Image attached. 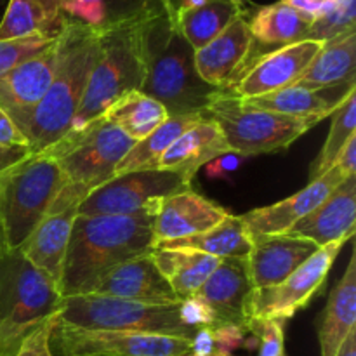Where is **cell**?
Returning <instances> with one entry per match:
<instances>
[{
	"label": "cell",
	"mask_w": 356,
	"mask_h": 356,
	"mask_svg": "<svg viewBox=\"0 0 356 356\" xmlns=\"http://www.w3.org/2000/svg\"><path fill=\"white\" fill-rule=\"evenodd\" d=\"M138 40L145 68L141 92L162 103L169 115L205 113L221 90L198 76L193 47L181 35L165 0L138 17Z\"/></svg>",
	"instance_id": "obj_1"
},
{
	"label": "cell",
	"mask_w": 356,
	"mask_h": 356,
	"mask_svg": "<svg viewBox=\"0 0 356 356\" xmlns=\"http://www.w3.org/2000/svg\"><path fill=\"white\" fill-rule=\"evenodd\" d=\"M59 40L61 56L47 92L33 110L14 122L31 153L45 152L68 132L101 52V31L66 17Z\"/></svg>",
	"instance_id": "obj_2"
},
{
	"label": "cell",
	"mask_w": 356,
	"mask_h": 356,
	"mask_svg": "<svg viewBox=\"0 0 356 356\" xmlns=\"http://www.w3.org/2000/svg\"><path fill=\"white\" fill-rule=\"evenodd\" d=\"M149 216H76L63 264L61 298L89 294L104 273L152 252Z\"/></svg>",
	"instance_id": "obj_3"
},
{
	"label": "cell",
	"mask_w": 356,
	"mask_h": 356,
	"mask_svg": "<svg viewBox=\"0 0 356 356\" xmlns=\"http://www.w3.org/2000/svg\"><path fill=\"white\" fill-rule=\"evenodd\" d=\"M134 143L120 129L101 118L75 138L61 139L42 152L58 160L65 174V186L49 212L79 207L96 188L113 177L115 169Z\"/></svg>",
	"instance_id": "obj_4"
},
{
	"label": "cell",
	"mask_w": 356,
	"mask_h": 356,
	"mask_svg": "<svg viewBox=\"0 0 356 356\" xmlns=\"http://www.w3.org/2000/svg\"><path fill=\"white\" fill-rule=\"evenodd\" d=\"M143 80L145 68L139 52L138 17L101 31L99 58L90 72L72 125L61 139L75 138L94 122L101 120L104 111L124 94L141 90Z\"/></svg>",
	"instance_id": "obj_5"
},
{
	"label": "cell",
	"mask_w": 356,
	"mask_h": 356,
	"mask_svg": "<svg viewBox=\"0 0 356 356\" xmlns=\"http://www.w3.org/2000/svg\"><path fill=\"white\" fill-rule=\"evenodd\" d=\"M63 186L65 174L58 160L44 153H31L0 172V222L9 250L26 242L49 214Z\"/></svg>",
	"instance_id": "obj_6"
},
{
	"label": "cell",
	"mask_w": 356,
	"mask_h": 356,
	"mask_svg": "<svg viewBox=\"0 0 356 356\" xmlns=\"http://www.w3.org/2000/svg\"><path fill=\"white\" fill-rule=\"evenodd\" d=\"M205 113L219 125L233 153L243 159L289 148L309 129L325 120L323 117H291L254 108L228 90H221Z\"/></svg>",
	"instance_id": "obj_7"
},
{
	"label": "cell",
	"mask_w": 356,
	"mask_h": 356,
	"mask_svg": "<svg viewBox=\"0 0 356 356\" xmlns=\"http://www.w3.org/2000/svg\"><path fill=\"white\" fill-rule=\"evenodd\" d=\"M179 305H149L101 294H79L61 299L56 318L80 329L124 330L191 337L197 330L183 323Z\"/></svg>",
	"instance_id": "obj_8"
},
{
	"label": "cell",
	"mask_w": 356,
	"mask_h": 356,
	"mask_svg": "<svg viewBox=\"0 0 356 356\" xmlns=\"http://www.w3.org/2000/svg\"><path fill=\"white\" fill-rule=\"evenodd\" d=\"M61 299L58 285L21 249H10L0 257V323L35 327L58 315Z\"/></svg>",
	"instance_id": "obj_9"
},
{
	"label": "cell",
	"mask_w": 356,
	"mask_h": 356,
	"mask_svg": "<svg viewBox=\"0 0 356 356\" xmlns=\"http://www.w3.org/2000/svg\"><path fill=\"white\" fill-rule=\"evenodd\" d=\"M191 190L190 181L170 170H138L111 177L79 205L80 216H149L172 195Z\"/></svg>",
	"instance_id": "obj_10"
},
{
	"label": "cell",
	"mask_w": 356,
	"mask_h": 356,
	"mask_svg": "<svg viewBox=\"0 0 356 356\" xmlns=\"http://www.w3.org/2000/svg\"><path fill=\"white\" fill-rule=\"evenodd\" d=\"M49 346L54 356H181L191 351V339L124 330L80 329L56 318Z\"/></svg>",
	"instance_id": "obj_11"
},
{
	"label": "cell",
	"mask_w": 356,
	"mask_h": 356,
	"mask_svg": "<svg viewBox=\"0 0 356 356\" xmlns=\"http://www.w3.org/2000/svg\"><path fill=\"white\" fill-rule=\"evenodd\" d=\"M344 240L320 247L306 263L278 285L254 289L250 298V318H271L287 322L299 309L306 308L325 284Z\"/></svg>",
	"instance_id": "obj_12"
},
{
	"label": "cell",
	"mask_w": 356,
	"mask_h": 356,
	"mask_svg": "<svg viewBox=\"0 0 356 356\" xmlns=\"http://www.w3.org/2000/svg\"><path fill=\"white\" fill-rule=\"evenodd\" d=\"M322 45L323 42L299 40L263 54L247 68V72L240 73L238 79L229 86L228 92L242 99H250L294 86Z\"/></svg>",
	"instance_id": "obj_13"
},
{
	"label": "cell",
	"mask_w": 356,
	"mask_h": 356,
	"mask_svg": "<svg viewBox=\"0 0 356 356\" xmlns=\"http://www.w3.org/2000/svg\"><path fill=\"white\" fill-rule=\"evenodd\" d=\"M341 165H334L329 172L315 181H309L308 186L302 188L298 193L291 195L285 200L277 202L273 205L254 209L247 214L240 216L249 232L250 238L264 235H284L296 222L306 214L318 207L344 179H348Z\"/></svg>",
	"instance_id": "obj_14"
},
{
	"label": "cell",
	"mask_w": 356,
	"mask_h": 356,
	"mask_svg": "<svg viewBox=\"0 0 356 356\" xmlns=\"http://www.w3.org/2000/svg\"><path fill=\"white\" fill-rule=\"evenodd\" d=\"M252 292L247 257H226L221 259L195 298L212 309L221 325L245 329L250 320Z\"/></svg>",
	"instance_id": "obj_15"
},
{
	"label": "cell",
	"mask_w": 356,
	"mask_h": 356,
	"mask_svg": "<svg viewBox=\"0 0 356 356\" xmlns=\"http://www.w3.org/2000/svg\"><path fill=\"white\" fill-rule=\"evenodd\" d=\"M254 38L249 19L240 16L207 45L195 51V68L207 86L228 90L238 79L252 52Z\"/></svg>",
	"instance_id": "obj_16"
},
{
	"label": "cell",
	"mask_w": 356,
	"mask_h": 356,
	"mask_svg": "<svg viewBox=\"0 0 356 356\" xmlns=\"http://www.w3.org/2000/svg\"><path fill=\"white\" fill-rule=\"evenodd\" d=\"M61 56L59 35L54 44L23 65L0 75V110L13 122L33 110L47 92Z\"/></svg>",
	"instance_id": "obj_17"
},
{
	"label": "cell",
	"mask_w": 356,
	"mask_h": 356,
	"mask_svg": "<svg viewBox=\"0 0 356 356\" xmlns=\"http://www.w3.org/2000/svg\"><path fill=\"white\" fill-rule=\"evenodd\" d=\"M356 229V176L344 179L318 207L299 219L285 235L325 247L351 240Z\"/></svg>",
	"instance_id": "obj_18"
},
{
	"label": "cell",
	"mask_w": 356,
	"mask_h": 356,
	"mask_svg": "<svg viewBox=\"0 0 356 356\" xmlns=\"http://www.w3.org/2000/svg\"><path fill=\"white\" fill-rule=\"evenodd\" d=\"M89 294L111 296L149 305H177L181 299L163 278L152 252L120 263L97 280Z\"/></svg>",
	"instance_id": "obj_19"
},
{
	"label": "cell",
	"mask_w": 356,
	"mask_h": 356,
	"mask_svg": "<svg viewBox=\"0 0 356 356\" xmlns=\"http://www.w3.org/2000/svg\"><path fill=\"white\" fill-rule=\"evenodd\" d=\"M226 216H229V212L225 207L193 190L172 195L162 200L153 218V245L200 235L219 225Z\"/></svg>",
	"instance_id": "obj_20"
},
{
	"label": "cell",
	"mask_w": 356,
	"mask_h": 356,
	"mask_svg": "<svg viewBox=\"0 0 356 356\" xmlns=\"http://www.w3.org/2000/svg\"><path fill=\"white\" fill-rule=\"evenodd\" d=\"M313 242L291 235H264L252 238L247 256L254 289H266L284 282L318 250Z\"/></svg>",
	"instance_id": "obj_21"
},
{
	"label": "cell",
	"mask_w": 356,
	"mask_h": 356,
	"mask_svg": "<svg viewBox=\"0 0 356 356\" xmlns=\"http://www.w3.org/2000/svg\"><path fill=\"white\" fill-rule=\"evenodd\" d=\"M233 153L219 125L207 113L183 132L160 159L159 169L170 170L193 183L202 167L221 155Z\"/></svg>",
	"instance_id": "obj_22"
},
{
	"label": "cell",
	"mask_w": 356,
	"mask_h": 356,
	"mask_svg": "<svg viewBox=\"0 0 356 356\" xmlns=\"http://www.w3.org/2000/svg\"><path fill=\"white\" fill-rule=\"evenodd\" d=\"M355 90L356 82L332 87H302L294 83L264 96L250 97L245 99V103L254 108L277 111L291 117L329 118Z\"/></svg>",
	"instance_id": "obj_23"
},
{
	"label": "cell",
	"mask_w": 356,
	"mask_h": 356,
	"mask_svg": "<svg viewBox=\"0 0 356 356\" xmlns=\"http://www.w3.org/2000/svg\"><path fill=\"white\" fill-rule=\"evenodd\" d=\"M76 216H79V207L66 209L61 212H49L31 232L26 242L19 247L24 257L42 273L47 275L58 287Z\"/></svg>",
	"instance_id": "obj_24"
},
{
	"label": "cell",
	"mask_w": 356,
	"mask_h": 356,
	"mask_svg": "<svg viewBox=\"0 0 356 356\" xmlns=\"http://www.w3.org/2000/svg\"><path fill=\"white\" fill-rule=\"evenodd\" d=\"M356 325V254L353 252L343 278L330 291L329 301L318 320L322 356H336L341 344Z\"/></svg>",
	"instance_id": "obj_25"
},
{
	"label": "cell",
	"mask_w": 356,
	"mask_h": 356,
	"mask_svg": "<svg viewBox=\"0 0 356 356\" xmlns=\"http://www.w3.org/2000/svg\"><path fill=\"white\" fill-rule=\"evenodd\" d=\"M152 257L177 298H193L221 259L190 249H152Z\"/></svg>",
	"instance_id": "obj_26"
},
{
	"label": "cell",
	"mask_w": 356,
	"mask_h": 356,
	"mask_svg": "<svg viewBox=\"0 0 356 356\" xmlns=\"http://www.w3.org/2000/svg\"><path fill=\"white\" fill-rule=\"evenodd\" d=\"M356 30L323 42L296 86L332 87L356 82Z\"/></svg>",
	"instance_id": "obj_27"
},
{
	"label": "cell",
	"mask_w": 356,
	"mask_h": 356,
	"mask_svg": "<svg viewBox=\"0 0 356 356\" xmlns=\"http://www.w3.org/2000/svg\"><path fill=\"white\" fill-rule=\"evenodd\" d=\"M153 249H190L209 254L218 259L247 257L252 249V238L240 216H226L219 225L195 236H186L169 242H159Z\"/></svg>",
	"instance_id": "obj_28"
},
{
	"label": "cell",
	"mask_w": 356,
	"mask_h": 356,
	"mask_svg": "<svg viewBox=\"0 0 356 356\" xmlns=\"http://www.w3.org/2000/svg\"><path fill=\"white\" fill-rule=\"evenodd\" d=\"M205 113H190V115H169L165 122L149 136L141 141H136L134 146L129 149L127 155L122 159L115 169L113 177L122 174L138 172V170H155L159 169L160 159L169 149V146L183 134L186 129L197 124Z\"/></svg>",
	"instance_id": "obj_29"
},
{
	"label": "cell",
	"mask_w": 356,
	"mask_h": 356,
	"mask_svg": "<svg viewBox=\"0 0 356 356\" xmlns=\"http://www.w3.org/2000/svg\"><path fill=\"white\" fill-rule=\"evenodd\" d=\"M245 14L243 0H209L204 6L179 14L176 24L184 40L193 47V51H198L226 30L236 17Z\"/></svg>",
	"instance_id": "obj_30"
},
{
	"label": "cell",
	"mask_w": 356,
	"mask_h": 356,
	"mask_svg": "<svg viewBox=\"0 0 356 356\" xmlns=\"http://www.w3.org/2000/svg\"><path fill=\"white\" fill-rule=\"evenodd\" d=\"M169 118L162 103L141 90H131L115 101L103 115V120L120 129L134 141H141Z\"/></svg>",
	"instance_id": "obj_31"
},
{
	"label": "cell",
	"mask_w": 356,
	"mask_h": 356,
	"mask_svg": "<svg viewBox=\"0 0 356 356\" xmlns=\"http://www.w3.org/2000/svg\"><path fill=\"white\" fill-rule=\"evenodd\" d=\"M313 17L299 13L294 7L280 0L271 6H264L249 21L254 42L266 45H289L294 42L306 40Z\"/></svg>",
	"instance_id": "obj_32"
},
{
	"label": "cell",
	"mask_w": 356,
	"mask_h": 356,
	"mask_svg": "<svg viewBox=\"0 0 356 356\" xmlns=\"http://www.w3.org/2000/svg\"><path fill=\"white\" fill-rule=\"evenodd\" d=\"M65 24V17L56 21L35 0H9L6 14L0 21V40L47 35L56 37Z\"/></svg>",
	"instance_id": "obj_33"
},
{
	"label": "cell",
	"mask_w": 356,
	"mask_h": 356,
	"mask_svg": "<svg viewBox=\"0 0 356 356\" xmlns=\"http://www.w3.org/2000/svg\"><path fill=\"white\" fill-rule=\"evenodd\" d=\"M330 117H332V124H330L329 136L309 167V181L318 179L323 174L329 172L348 141L356 136V90L348 96V99Z\"/></svg>",
	"instance_id": "obj_34"
},
{
	"label": "cell",
	"mask_w": 356,
	"mask_h": 356,
	"mask_svg": "<svg viewBox=\"0 0 356 356\" xmlns=\"http://www.w3.org/2000/svg\"><path fill=\"white\" fill-rule=\"evenodd\" d=\"M356 30V0H332L325 13L313 21L306 40L327 42Z\"/></svg>",
	"instance_id": "obj_35"
},
{
	"label": "cell",
	"mask_w": 356,
	"mask_h": 356,
	"mask_svg": "<svg viewBox=\"0 0 356 356\" xmlns=\"http://www.w3.org/2000/svg\"><path fill=\"white\" fill-rule=\"evenodd\" d=\"M56 37L31 35V37L13 38V40H0V75L44 52L45 49L54 44Z\"/></svg>",
	"instance_id": "obj_36"
},
{
	"label": "cell",
	"mask_w": 356,
	"mask_h": 356,
	"mask_svg": "<svg viewBox=\"0 0 356 356\" xmlns=\"http://www.w3.org/2000/svg\"><path fill=\"white\" fill-rule=\"evenodd\" d=\"M61 14L66 19L103 31L111 26L108 0H63Z\"/></svg>",
	"instance_id": "obj_37"
},
{
	"label": "cell",
	"mask_w": 356,
	"mask_h": 356,
	"mask_svg": "<svg viewBox=\"0 0 356 356\" xmlns=\"http://www.w3.org/2000/svg\"><path fill=\"white\" fill-rule=\"evenodd\" d=\"M284 325L285 322L271 318H250L247 334H252L259 346V356H284Z\"/></svg>",
	"instance_id": "obj_38"
},
{
	"label": "cell",
	"mask_w": 356,
	"mask_h": 356,
	"mask_svg": "<svg viewBox=\"0 0 356 356\" xmlns=\"http://www.w3.org/2000/svg\"><path fill=\"white\" fill-rule=\"evenodd\" d=\"M179 316L183 323L190 329L198 330L202 327H219V320L212 313V309L207 305L200 301L198 298L183 299L179 305Z\"/></svg>",
	"instance_id": "obj_39"
},
{
	"label": "cell",
	"mask_w": 356,
	"mask_h": 356,
	"mask_svg": "<svg viewBox=\"0 0 356 356\" xmlns=\"http://www.w3.org/2000/svg\"><path fill=\"white\" fill-rule=\"evenodd\" d=\"M54 320L56 315L44 320L40 325L35 327V329L28 334L26 339L23 341V344H21L16 356H54L51 351V346H49V337H51Z\"/></svg>",
	"instance_id": "obj_40"
},
{
	"label": "cell",
	"mask_w": 356,
	"mask_h": 356,
	"mask_svg": "<svg viewBox=\"0 0 356 356\" xmlns=\"http://www.w3.org/2000/svg\"><path fill=\"white\" fill-rule=\"evenodd\" d=\"M156 2L159 0H108L111 26L124 23V21L136 19Z\"/></svg>",
	"instance_id": "obj_41"
},
{
	"label": "cell",
	"mask_w": 356,
	"mask_h": 356,
	"mask_svg": "<svg viewBox=\"0 0 356 356\" xmlns=\"http://www.w3.org/2000/svg\"><path fill=\"white\" fill-rule=\"evenodd\" d=\"M35 327H16L0 323V356H16L23 341Z\"/></svg>",
	"instance_id": "obj_42"
},
{
	"label": "cell",
	"mask_w": 356,
	"mask_h": 356,
	"mask_svg": "<svg viewBox=\"0 0 356 356\" xmlns=\"http://www.w3.org/2000/svg\"><path fill=\"white\" fill-rule=\"evenodd\" d=\"M242 160L243 156L235 155V153L221 155L205 165V172H207V177H211V179H225V177L232 176L238 169Z\"/></svg>",
	"instance_id": "obj_43"
},
{
	"label": "cell",
	"mask_w": 356,
	"mask_h": 356,
	"mask_svg": "<svg viewBox=\"0 0 356 356\" xmlns=\"http://www.w3.org/2000/svg\"><path fill=\"white\" fill-rule=\"evenodd\" d=\"M191 355L193 356H211L216 353H222L218 350L214 337V329L212 327H202L191 337Z\"/></svg>",
	"instance_id": "obj_44"
},
{
	"label": "cell",
	"mask_w": 356,
	"mask_h": 356,
	"mask_svg": "<svg viewBox=\"0 0 356 356\" xmlns=\"http://www.w3.org/2000/svg\"><path fill=\"white\" fill-rule=\"evenodd\" d=\"M0 145L6 146H28L26 138L21 134L19 129L14 125L9 115L0 110ZM30 148V146H28Z\"/></svg>",
	"instance_id": "obj_45"
},
{
	"label": "cell",
	"mask_w": 356,
	"mask_h": 356,
	"mask_svg": "<svg viewBox=\"0 0 356 356\" xmlns=\"http://www.w3.org/2000/svg\"><path fill=\"white\" fill-rule=\"evenodd\" d=\"M31 155V149L28 146H6L0 145V172L7 170L9 167L23 162Z\"/></svg>",
	"instance_id": "obj_46"
},
{
	"label": "cell",
	"mask_w": 356,
	"mask_h": 356,
	"mask_svg": "<svg viewBox=\"0 0 356 356\" xmlns=\"http://www.w3.org/2000/svg\"><path fill=\"white\" fill-rule=\"evenodd\" d=\"M282 2L294 7L299 13L316 19V17H320L325 13L327 7H329V3L332 2V0H282Z\"/></svg>",
	"instance_id": "obj_47"
},
{
	"label": "cell",
	"mask_w": 356,
	"mask_h": 356,
	"mask_svg": "<svg viewBox=\"0 0 356 356\" xmlns=\"http://www.w3.org/2000/svg\"><path fill=\"white\" fill-rule=\"evenodd\" d=\"M35 2L38 3V6L42 7V9L45 10V13L49 14V16L52 17V19L56 21H61L63 14H61V2L63 0H35Z\"/></svg>",
	"instance_id": "obj_48"
},
{
	"label": "cell",
	"mask_w": 356,
	"mask_h": 356,
	"mask_svg": "<svg viewBox=\"0 0 356 356\" xmlns=\"http://www.w3.org/2000/svg\"><path fill=\"white\" fill-rule=\"evenodd\" d=\"M336 356H356V330H353V332L346 337V341L341 344Z\"/></svg>",
	"instance_id": "obj_49"
},
{
	"label": "cell",
	"mask_w": 356,
	"mask_h": 356,
	"mask_svg": "<svg viewBox=\"0 0 356 356\" xmlns=\"http://www.w3.org/2000/svg\"><path fill=\"white\" fill-rule=\"evenodd\" d=\"M9 250V247H7V242H6V235H3V228H2V222H0V257L3 256V254Z\"/></svg>",
	"instance_id": "obj_50"
},
{
	"label": "cell",
	"mask_w": 356,
	"mask_h": 356,
	"mask_svg": "<svg viewBox=\"0 0 356 356\" xmlns=\"http://www.w3.org/2000/svg\"><path fill=\"white\" fill-rule=\"evenodd\" d=\"M211 356H233L232 353H216V355H211Z\"/></svg>",
	"instance_id": "obj_51"
},
{
	"label": "cell",
	"mask_w": 356,
	"mask_h": 356,
	"mask_svg": "<svg viewBox=\"0 0 356 356\" xmlns=\"http://www.w3.org/2000/svg\"><path fill=\"white\" fill-rule=\"evenodd\" d=\"M181 356H193L191 353H188V355H181Z\"/></svg>",
	"instance_id": "obj_52"
},
{
	"label": "cell",
	"mask_w": 356,
	"mask_h": 356,
	"mask_svg": "<svg viewBox=\"0 0 356 356\" xmlns=\"http://www.w3.org/2000/svg\"><path fill=\"white\" fill-rule=\"evenodd\" d=\"M284 356H287V355H284Z\"/></svg>",
	"instance_id": "obj_53"
}]
</instances>
